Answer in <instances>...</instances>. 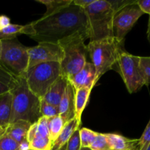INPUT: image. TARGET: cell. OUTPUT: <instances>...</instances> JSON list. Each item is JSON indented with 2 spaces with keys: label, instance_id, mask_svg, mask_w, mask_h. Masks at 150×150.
<instances>
[{
  "label": "cell",
  "instance_id": "7",
  "mask_svg": "<svg viewBox=\"0 0 150 150\" xmlns=\"http://www.w3.org/2000/svg\"><path fill=\"white\" fill-rule=\"evenodd\" d=\"M60 76V63L50 62L29 67L23 77L29 89L41 99Z\"/></svg>",
  "mask_w": 150,
  "mask_h": 150
},
{
  "label": "cell",
  "instance_id": "32",
  "mask_svg": "<svg viewBox=\"0 0 150 150\" xmlns=\"http://www.w3.org/2000/svg\"><path fill=\"white\" fill-rule=\"evenodd\" d=\"M136 4L144 13L149 15L150 16V0H139Z\"/></svg>",
  "mask_w": 150,
  "mask_h": 150
},
{
  "label": "cell",
  "instance_id": "36",
  "mask_svg": "<svg viewBox=\"0 0 150 150\" xmlns=\"http://www.w3.org/2000/svg\"><path fill=\"white\" fill-rule=\"evenodd\" d=\"M147 38L150 42V16L149 19V23H148V29H147Z\"/></svg>",
  "mask_w": 150,
  "mask_h": 150
},
{
  "label": "cell",
  "instance_id": "9",
  "mask_svg": "<svg viewBox=\"0 0 150 150\" xmlns=\"http://www.w3.org/2000/svg\"><path fill=\"white\" fill-rule=\"evenodd\" d=\"M144 14L136 3L127 6L117 12L113 21L114 37L120 42H124L125 35Z\"/></svg>",
  "mask_w": 150,
  "mask_h": 150
},
{
  "label": "cell",
  "instance_id": "17",
  "mask_svg": "<svg viewBox=\"0 0 150 150\" xmlns=\"http://www.w3.org/2000/svg\"><path fill=\"white\" fill-rule=\"evenodd\" d=\"M80 124V122L78 121L76 118L66 123L57 139L53 142L51 150H59L64 145H66L72 135L76 130L79 129Z\"/></svg>",
  "mask_w": 150,
  "mask_h": 150
},
{
  "label": "cell",
  "instance_id": "20",
  "mask_svg": "<svg viewBox=\"0 0 150 150\" xmlns=\"http://www.w3.org/2000/svg\"><path fill=\"white\" fill-rule=\"evenodd\" d=\"M12 109V95L10 92L0 95V126L7 129L10 125Z\"/></svg>",
  "mask_w": 150,
  "mask_h": 150
},
{
  "label": "cell",
  "instance_id": "1",
  "mask_svg": "<svg viewBox=\"0 0 150 150\" xmlns=\"http://www.w3.org/2000/svg\"><path fill=\"white\" fill-rule=\"evenodd\" d=\"M34 34L30 38L38 41L58 43L76 33L84 40L89 38V26L84 9L72 4L48 16L31 23Z\"/></svg>",
  "mask_w": 150,
  "mask_h": 150
},
{
  "label": "cell",
  "instance_id": "40",
  "mask_svg": "<svg viewBox=\"0 0 150 150\" xmlns=\"http://www.w3.org/2000/svg\"><path fill=\"white\" fill-rule=\"evenodd\" d=\"M65 148H66V145H64V146H63V147H62L59 150H65Z\"/></svg>",
  "mask_w": 150,
  "mask_h": 150
},
{
  "label": "cell",
  "instance_id": "31",
  "mask_svg": "<svg viewBox=\"0 0 150 150\" xmlns=\"http://www.w3.org/2000/svg\"><path fill=\"white\" fill-rule=\"evenodd\" d=\"M110 2V4L112 6L113 9L114 10L115 13H117V12H119L120 10H122L123 8H125V7L129 5H131V4H135L136 3L137 1H135V0H122V1H118V0H116V1H108Z\"/></svg>",
  "mask_w": 150,
  "mask_h": 150
},
{
  "label": "cell",
  "instance_id": "38",
  "mask_svg": "<svg viewBox=\"0 0 150 150\" xmlns=\"http://www.w3.org/2000/svg\"><path fill=\"white\" fill-rule=\"evenodd\" d=\"M1 51H2V46H1V41L0 40V59L1 56Z\"/></svg>",
  "mask_w": 150,
  "mask_h": 150
},
{
  "label": "cell",
  "instance_id": "5",
  "mask_svg": "<svg viewBox=\"0 0 150 150\" xmlns=\"http://www.w3.org/2000/svg\"><path fill=\"white\" fill-rule=\"evenodd\" d=\"M80 33H76L59 41L64 57L60 62L61 76L70 79L79 71L86 62L87 46Z\"/></svg>",
  "mask_w": 150,
  "mask_h": 150
},
{
  "label": "cell",
  "instance_id": "41",
  "mask_svg": "<svg viewBox=\"0 0 150 150\" xmlns=\"http://www.w3.org/2000/svg\"><path fill=\"white\" fill-rule=\"evenodd\" d=\"M146 150H150V144L149 145V146H148V148H147V149Z\"/></svg>",
  "mask_w": 150,
  "mask_h": 150
},
{
  "label": "cell",
  "instance_id": "18",
  "mask_svg": "<svg viewBox=\"0 0 150 150\" xmlns=\"http://www.w3.org/2000/svg\"><path fill=\"white\" fill-rule=\"evenodd\" d=\"M22 34L28 35L29 37L33 35L34 30L31 23L24 26L10 23L7 27L0 30V40L16 38L18 35Z\"/></svg>",
  "mask_w": 150,
  "mask_h": 150
},
{
  "label": "cell",
  "instance_id": "8",
  "mask_svg": "<svg viewBox=\"0 0 150 150\" xmlns=\"http://www.w3.org/2000/svg\"><path fill=\"white\" fill-rule=\"evenodd\" d=\"M117 65L119 73L130 94L137 92L144 86L146 81L140 67V57L133 56L122 51L119 56Z\"/></svg>",
  "mask_w": 150,
  "mask_h": 150
},
{
  "label": "cell",
  "instance_id": "24",
  "mask_svg": "<svg viewBox=\"0 0 150 150\" xmlns=\"http://www.w3.org/2000/svg\"><path fill=\"white\" fill-rule=\"evenodd\" d=\"M89 148L92 150H112L108 142L106 135L99 133H98Z\"/></svg>",
  "mask_w": 150,
  "mask_h": 150
},
{
  "label": "cell",
  "instance_id": "28",
  "mask_svg": "<svg viewBox=\"0 0 150 150\" xmlns=\"http://www.w3.org/2000/svg\"><path fill=\"white\" fill-rule=\"evenodd\" d=\"M81 147V144L80 133H79V129H78L72 135L70 139L66 144L65 150H80Z\"/></svg>",
  "mask_w": 150,
  "mask_h": 150
},
{
  "label": "cell",
  "instance_id": "26",
  "mask_svg": "<svg viewBox=\"0 0 150 150\" xmlns=\"http://www.w3.org/2000/svg\"><path fill=\"white\" fill-rule=\"evenodd\" d=\"M40 114L42 117L51 118L59 115V108L40 99Z\"/></svg>",
  "mask_w": 150,
  "mask_h": 150
},
{
  "label": "cell",
  "instance_id": "39",
  "mask_svg": "<svg viewBox=\"0 0 150 150\" xmlns=\"http://www.w3.org/2000/svg\"><path fill=\"white\" fill-rule=\"evenodd\" d=\"M80 150H92L89 147H81Z\"/></svg>",
  "mask_w": 150,
  "mask_h": 150
},
{
  "label": "cell",
  "instance_id": "34",
  "mask_svg": "<svg viewBox=\"0 0 150 150\" xmlns=\"http://www.w3.org/2000/svg\"><path fill=\"white\" fill-rule=\"evenodd\" d=\"M10 24V19L4 15L0 16V30L7 27L8 25Z\"/></svg>",
  "mask_w": 150,
  "mask_h": 150
},
{
  "label": "cell",
  "instance_id": "29",
  "mask_svg": "<svg viewBox=\"0 0 150 150\" xmlns=\"http://www.w3.org/2000/svg\"><path fill=\"white\" fill-rule=\"evenodd\" d=\"M140 67L146 81V86L150 84V57H140Z\"/></svg>",
  "mask_w": 150,
  "mask_h": 150
},
{
  "label": "cell",
  "instance_id": "27",
  "mask_svg": "<svg viewBox=\"0 0 150 150\" xmlns=\"http://www.w3.org/2000/svg\"><path fill=\"white\" fill-rule=\"evenodd\" d=\"M0 150H19V144L4 133L0 138Z\"/></svg>",
  "mask_w": 150,
  "mask_h": 150
},
{
  "label": "cell",
  "instance_id": "25",
  "mask_svg": "<svg viewBox=\"0 0 150 150\" xmlns=\"http://www.w3.org/2000/svg\"><path fill=\"white\" fill-rule=\"evenodd\" d=\"M79 133L82 147H89L98 135V133L88 128L79 129Z\"/></svg>",
  "mask_w": 150,
  "mask_h": 150
},
{
  "label": "cell",
  "instance_id": "2",
  "mask_svg": "<svg viewBox=\"0 0 150 150\" xmlns=\"http://www.w3.org/2000/svg\"><path fill=\"white\" fill-rule=\"evenodd\" d=\"M10 93L12 109L10 124L18 120H25L34 124L42 117L40 99L29 89L24 77L18 78Z\"/></svg>",
  "mask_w": 150,
  "mask_h": 150
},
{
  "label": "cell",
  "instance_id": "10",
  "mask_svg": "<svg viewBox=\"0 0 150 150\" xmlns=\"http://www.w3.org/2000/svg\"><path fill=\"white\" fill-rule=\"evenodd\" d=\"M29 68L38 64L50 62L60 63L64 54L59 43L42 42L38 45L28 48Z\"/></svg>",
  "mask_w": 150,
  "mask_h": 150
},
{
  "label": "cell",
  "instance_id": "3",
  "mask_svg": "<svg viewBox=\"0 0 150 150\" xmlns=\"http://www.w3.org/2000/svg\"><path fill=\"white\" fill-rule=\"evenodd\" d=\"M123 43L124 42H120L115 37L89 41L86 45L87 51L96 70L98 80L117 64L120 53L124 51Z\"/></svg>",
  "mask_w": 150,
  "mask_h": 150
},
{
  "label": "cell",
  "instance_id": "15",
  "mask_svg": "<svg viewBox=\"0 0 150 150\" xmlns=\"http://www.w3.org/2000/svg\"><path fill=\"white\" fill-rule=\"evenodd\" d=\"M105 135L112 150H139V139H130L115 133Z\"/></svg>",
  "mask_w": 150,
  "mask_h": 150
},
{
  "label": "cell",
  "instance_id": "16",
  "mask_svg": "<svg viewBox=\"0 0 150 150\" xmlns=\"http://www.w3.org/2000/svg\"><path fill=\"white\" fill-rule=\"evenodd\" d=\"M32 125V123L25 120H18L9 125L6 129L5 134L20 144L27 139L28 132Z\"/></svg>",
  "mask_w": 150,
  "mask_h": 150
},
{
  "label": "cell",
  "instance_id": "11",
  "mask_svg": "<svg viewBox=\"0 0 150 150\" xmlns=\"http://www.w3.org/2000/svg\"><path fill=\"white\" fill-rule=\"evenodd\" d=\"M48 118L42 117L32 125L27 134L30 149L51 150L52 142L50 139L48 127Z\"/></svg>",
  "mask_w": 150,
  "mask_h": 150
},
{
  "label": "cell",
  "instance_id": "4",
  "mask_svg": "<svg viewBox=\"0 0 150 150\" xmlns=\"http://www.w3.org/2000/svg\"><path fill=\"white\" fill-rule=\"evenodd\" d=\"M84 10L89 21L90 41L114 37L113 21L116 13L109 1L95 0Z\"/></svg>",
  "mask_w": 150,
  "mask_h": 150
},
{
  "label": "cell",
  "instance_id": "22",
  "mask_svg": "<svg viewBox=\"0 0 150 150\" xmlns=\"http://www.w3.org/2000/svg\"><path fill=\"white\" fill-rule=\"evenodd\" d=\"M64 125H65V122L59 115L48 118V131H49L50 139H51L52 143L57 139L59 135L62 130Z\"/></svg>",
  "mask_w": 150,
  "mask_h": 150
},
{
  "label": "cell",
  "instance_id": "12",
  "mask_svg": "<svg viewBox=\"0 0 150 150\" xmlns=\"http://www.w3.org/2000/svg\"><path fill=\"white\" fill-rule=\"evenodd\" d=\"M98 81L95 66L92 63L88 62L78 73L69 79V81L74 86L76 90L89 86L94 87Z\"/></svg>",
  "mask_w": 150,
  "mask_h": 150
},
{
  "label": "cell",
  "instance_id": "35",
  "mask_svg": "<svg viewBox=\"0 0 150 150\" xmlns=\"http://www.w3.org/2000/svg\"><path fill=\"white\" fill-rule=\"evenodd\" d=\"M30 149V146L27 139L22 142L21 143L19 144V150H29Z\"/></svg>",
  "mask_w": 150,
  "mask_h": 150
},
{
  "label": "cell",
  "instance_id": "13",
  "mask_svg": "<svg viewBox=\"0 0 150 150\" xmlns=\"http://www.w3.org/2000/svg\"><path fill=\"white\" fill-rule=\"evenodd\" d=\"M75 97L76 89L72 83L69 81L58 107L59 115L63 119L65 124L74 119L76 116Z\"/></svg>",
  "mask_w": 150,
  "mask_h": 150
},
{
  "label": "cell",
  "instance_id": "14",
  "mask_svg": "<svg viewBox=\"0 0 150 150\" xmlns=\"http://www.w3.org/2000/svg\"><path fill=\"white\" fill-rule=\"evenodd\" d=\"M68 82L69 80L67 78L60 76L57 79V81L51 85L45 96L41 99H43L47 103L54 106L59 107Z\"/></svg>",
  "mask_w": 150,
  "mask_h": 150
},
{
  "label": "cell",
  "instance_id": "6",
  "mask_svg": "<svg viewBox=\"0 0 150 150\" xmlns=\"http://www.w3.org/2000/svg\"><path fill=\"white\" fill-rule=\"evenodd\" d=\"M1 41L0 67L16 77H23L29 68L28 47L22 45L17 38Z\"/></svg>",
  "mask_w": 150,
  "mask_h": 150
},
{
  "label": "cell",
  "instance_id": "23",
  "mask_svg": "<svg viewBox=\"0 0 150 150\" xmlns=\"http://www.w3.org/2000/svg\"><path fill=\"white\" fill-rule=\"evenodd\" d=\"M46 6V11L42 16H48L72 4L73 0H36Z\"/></svg>",
  "mask_w": 150,
  "mask_h": 150
},
{
  "label": "cell",
  "instance_id": "21",
  "mask_svg": "<svg viewBox=\"0 0 150 150\" xmlns=\"http://www.w3.org/2000/svg\"><path fill=\"white\" fill-rule=\"evenodd\" d=\"M18 78L13 76L0 67V95L10 92L16 86Z\"/></svg>",
  "mask_w": 150,
  "mask_h": 150
},
{
  "label": "cell",
  "instance_id": "33",
  "mask_svg": "<svg viewBox=\"0 0 150 150\" xmlns=\"http://www.w3.org/2000/svg\"><path fill=\"white\" fill-rule=\"evenodd\" d=\"M95 1V0H73V4L85 9Z\"/></svg>",
  "mask_w": 150,
  "mask_h": 150
},
{
  "label": "cell",
  "instance_id": "42",
  "mask_svg": "<svg viewBox=\"0 0 150 150\" xmlns=\"http://www.w3.org/2000/svg\"><path fill=\"white\" fill-rule=\"evenodd\" d=\"M29 150H34V149H29Z\"/></svg>",
  "mask_w": 150,
  "mask_h": 150
},
{
  "label": "cell",
  "instance_id": "30",
  "mask_svg": "<svg viewBox=\"0 0 150 150\" xmlns=\"http://www.w3.org/2000/svg\"><path fill=\"white\" fill-rule=\"evenodd\" d=\"M150 144V120L144 131L143 134L139 139V150H146Z\"/></svg>",
  "mask_w": 150,
  "mask_h": 150
},
{
  "label": "cell",
  "instance_id": "37",
  "mask_svg": "<svg viewBox=\"0 0 150 150\" xmlns=\"http://www.w3.org/2000/svg\"><path fill=\"white\" fill-rule=\"evenodd\" d=\"M5 131H6V128H4L3 127L0 126V138H1L4 133H5Z\"/></svg>",
  "mask_w": 150,
  "mask_h": 150
},
{
  "label": "cell",
  "instance_id": "19",
  "mask_svg": "<svg viewBox=\"0 0 150 150\" xmlns=\"http://www.w3.org/2000/svg\"><path fill=\"white\" fill-rule=\"evenodd\" d=\"M92 86L81 88L76 90L75 97V107H76V116L75 118L79 122H81V115L89 100V95L92 89Z\"/></svg>",
  "mask_w": 150,
  "mask_h": 150
}]
</instances>
